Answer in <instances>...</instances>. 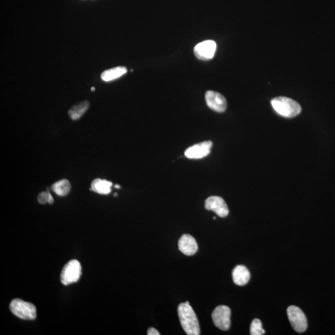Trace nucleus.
I'll return each instance as SVG.
<instances>
[{"mask_svg": "<svg viewBox=\"0 0 335 335\" xmlns=\"http://www.w3.org/2000/svg\"><path fill=\"white\" fill-rule=\"evenodd\" d=\"M180 324L184 331L188 335H199L200 327L199 322L194 310L190 304H180L178 308Z\"/></svg>", "mask_w": 335, "mask_h": 335, "instance_id": "obj_1", "label": "nucleus"}, {"mask_svg": "<svg viewBox=\"0 0 335 335\" xmlns=\"http://www.w3.org/2000/svg\"><path fill=\"white\" fill-rule=\"evenodd\" d=\"M272 105L276 112L283 117L294 118L301 112V107L296 100L290 98L280 96L272 100Z\"/></svg>", "mask_w": 335, "mask_h": 335, "instance_id": "obj_2", "label": "nucleus"}, {"mask_svg": "<svg viewBox=\"0 0 335 335\" xmlns=\"http://www.w3.org/2000/svg\"><path fill=\"white\" fill-rule=\"evenodd\" d=\"M10 310L17 318L27 320H32L37 316L34 305L20 298L12 300L10 305Z\"/></svg>", "mask_w": 335, "mask_h": 335, "instance_id": "obj_3", "label": "nucleus"}, {"mask_svg": "<svg viewBox=\"0 0 335 335\" xmlns=\"http://www.w3.org/2000/svg\"><path fill=\"white\" fill-rule=\"evenodd\" d=\"M82 274V266L78 260H71L64 266L62 270L60 280L64 285L67 286L78 282Z\"/></svg>", "mask_w": 335, "mask_h": 335, "instance_id": "obj_4", "label": "nucleus"}, {"mask_svg": "<svg viewBox=\"0 0 335 335\" xmlns=\"http://www.w3.org/2000/svg\"><path fill=\"white\" fill-rule=\"evenodd\" d=\"M288 320L295 330L303 333L308 328V321L305 314L300 308L294 306H288L287 310Z\"/></svg>", "mask_w": 335, "mask_h": 335, "instance_id": "obj_5", "label": "nucleus"}, {"mask_svg": "<svg viewBox=\"0 0 335 335\" xmlns=\"http://www.w3.org/2000/svg\"><path fill=\"white\" fill-rule=\"evenodd\" d=\"M231 310L226 306H217L213 311L212 318L215 326L221 330H228L230 326Z\"/></svg>", "mask_w": 335, "mask_h": 335, "instance_id": "obj_6", "label": "nucleus"}, {"mask_svg": "<svg viewBox=\"0 0 335 335\" xmlns=\"http://www.w3.org/2000/svg\"><path fill=\"white\" fill-rule=\"evenodd\" d=\"M217 45L214 40L203 41L195 46L194 52L195 56L201 60H208L212 59L215 55Z\"/></svg>", "mask_w": 335, "mask_h": 335, "instance_id": "obj_7", "label": "nucleus"}, {"mask_svg": "<svg viewBox=\"0 0 335 335\" xmlns=\"http://www.w3.org/2000/svg\"><path fill=\"white\" fill-rule=\"evenodd\" d=\"M206 103L211 110L218 112H225L228 103L225 97L218 92L208 91L205 95Z\"/></svg>", "mask_w": 335, "mask_h": 335, "instance_id": "obj_8", "label": "nucleus"}, {"mask_svg": "<svg viewBox=\"0 0 335 335\" xmlns=\"http://www.w3.org/2000/svg\"><path fill=\"white\" fill-rule=\"evenodd\" d=\"M212 146V142H203L186 149L184 152V156L190 159L202 158L210 154Z\"/></svg>", "mask_w": 335, "mask_h": 335, "instance_id": "obj_9", "label": "nucleus"}, {"mask_svg": "<svg viewBox=\"0 0 335 335\" xmlns=\"http://www.w3.org/2000/svg\"><path fill=\"white\" fill-rule=\"evenodd\" d=\"M206 210H212L220 218H226L228 214V206L222 198L210 196L206 200Z\"/></svg>", "mask_w": 335, "mask_h": 335, "instance_id": "obj_10", "label": "nucleus"}, {"mask_svg": "<svg viewBox=\"0 0 335 335\" xmlns=\"http://www.w3.org/2000/svg\"><path fill=\"white\" fill-rule=\"evenodd\" d=\"M180 251L187 256H192L198 250V246L196 241L192 236L184 234L180 238L178 242Z\"/></svg>", "mask_w": 335, "mask_h": 335, "instance_id": "obj_11", "label": "nucleus"}, {"mask_svg": "<svg viewBox=\"0 0 335 335\" xmlns=\"http://www.w3.org/2000/svg\"><path fill=\"white\" fill-rule=\"evenodd\" d=\"M232 278L234 284L243 286L248 282L250 278V273L246 266L238 265L233 270Z\"/></svg>", "mask_w": 335, "mask_h": 335, "instance_id": "obj_12", "label": "nucleus"}, {"mask_svg": "<svg viewBox=\"0 0 335 335\" xmlns=\"http://www.w3.org/2000/svg\"><path fill=\"white\" fill-rule=\"evenodd\" d=\"M112 182L98 178L92 182L91 190L100 194H109L112 192Z\"/></svg>", "mask_w": 335, "mask_h": 335, "instance_id": "obj_13", "label": "nucleus"}, {"mask_svg": "<svg viewBox=\"0 0 335 335\" xmlns=\"http://www.w3.org/2000/svg\"><path fill=\"white\" fill-rule=\"evenodd\" d=\"M127 72L128 70L125 66L114 67V68L103 72L100 77H102V80L104 82L113 81L120 78V77L127 73Z\"/></svg>", "mask_w": 335, "mask_h": 335, "instance_id": "obj_14", "label": "nucleus"}, {"mask_svg": "<svg viewBox=\"0 0 335 335\" xmlns=\"http://www.w3.org/2000/svg\"><path fill=\"white\" fill-rule=\"evenodd\" d=\"M89 106L90 103L88 100L74 105L68 110L69 116L73 120H78L88 110Z\"/></svg>", "mask_w": 335, "mask_h": 335, "instance_id": "obj_15", "label": "nucleus"}, {"mask_svg": "<svg viewBox=\"0 0 335 335\" xmlns=\"http://www.w3.org/2000/svg\"><path fill=\"white\" fill-rule=\"evenodd\" d=\"M71 189V185L67 180H62L56 182L52 186V190L59 196H66Z\"/></svg>", "mask_w": 335, "mask_h": 335, "instance_id": "obj_16", "label": "nucleus"}, {"mask_svg": "<svg viewBox=\"0 0 335 335\" xmlns=\"http://www.w3.org/2000/svg\"><path fill=\"white\" fill-rule=\"evenodd\" d=\"M265 331L262 327V322L259 319H254L252 322L250 326V334L252 335L264 334Z\"/></svg>", "mask_w": 335, "mask_h": 335, "instance_id": "obj_17", "label": "nucleus"}, {"mask_svg": "<svg viewBox=\"0 0 335 335\" xmlns=\"http://www.w3.org/2000/svg\"><path fill=\"white\" fill-rule=\"evenodd\" d=\"M50 192H42L38 194V202L40 204H46L48 202L50 199Z\"/></svg>", "mask_w": 335, "mask_h": 335, "instance_id": "obj_18", "label": "nucleus"}, {"mask_svg": "<svg viewBox=\"0 0 335 335\" xmlns=\"http://www.w3.org/2000/svg\"><path fill=\"white\" fill-rule=\"evenodd\" d=\"M148 335H160L159 332L156 330V328H150L148 330Z\"/></svg>", "mask_w": 335, "mask_h": 335, "instance_id": "obj_19", "label": "nucleus"}, {"mask_svg": "<svg viewBox=\"0 0 335 335\" xmlns=\"http://www.w3.org/2000/svg\"><path fill=\"white\" fill-rule=\"evenodd\" d=\"M48 203L50 204H52L54 203V198L52 197V196L51 195L50 193V199H48Z\"/></svg>", "mask_w": 335, "mask_h": 335, "instance_id": "obj_20", "label": "nucleus"}, {"mask_svg": "<svg viewBox=\"0 0 335 335\" xmlns=\"http://www.w3.org/2000/svg\"><path fill=\"white\" fill-rule=\"evenodd\" d=\"M116 188H118V189H120V185H116L115 186Z\"/></svg>", "mask_w": 335, "mask_h": 335, "instance_id": "obj_21", "label": "nucleus"}, {"mask_svg": "<svg viewBox=\"0 0 335 335\" xmlns=\"http://www.w3.org/2000/svg\"><path fill=\"white\" fill-rule=\"evenodd\" d=\"M92 91H94V90H95L94 88L92 87Z\"/></svg>", "mask_w": 335, "mask_h": 335, "instance_id": "obj_22", "label": "nucleus"}, {"mask_svg": "<svg viewBox=\"0 0 335 335\" xmlns=\"http://www.w3.org/2000/svg\"><path fill=\"white\" fill-rule=\"evenodd\" d=\"M114 196H117L118 194H116V193H115V194H114Z\"/></svg>", "mask_w": 335, "mask_h": 335, "instance_id": "obj_23", "label": "nucleus"}]
</instances>
